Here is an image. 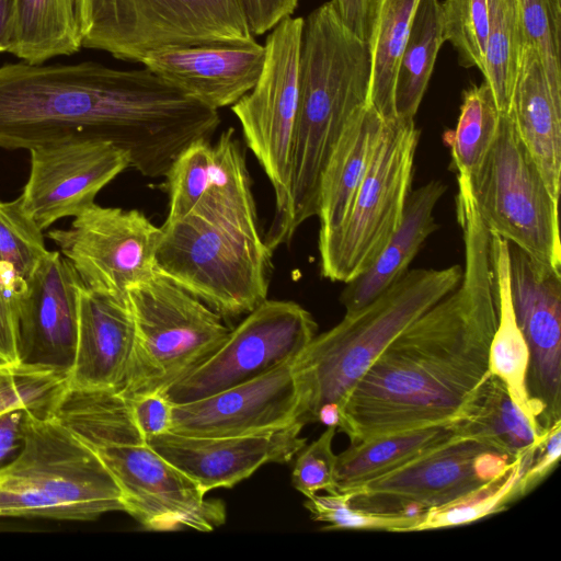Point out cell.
Returning a JSON list of instances; mask_svg holds the SVG:
<instances>
[{
  "label": "cell",
  "mask_w": 561,
  "mask_h": 561,
  "mask_svg": "<svg viewBox=\"0 0 561 561\" xmlns=\"http://www.w3.org/2000/svg\"><path fill=\"white\" fill-rule=\"evenodd\" d=\"M510 290L529 351L527 389L546 430L561 420V272L508 243Z\"/></svg>",
  "instance_id": "obj_18"
},
{
  "label": "cell",
  "mask_w": 561,
  "mask_h": 561,
  "mask_svg": "<svg viewBox=\"0 0 561 561\" xmlns=\"http://www.w3.org/2000/svg\"><path fill=\"white\" fill-rule=\"evenodd\" d=\"M160 228L158 271L222 318L248 314L267 299L273 252L259 231L250 182L211 186L184 217Z\"/></svg>",
  "instance_id": "obj_4"
},
{
  "label": "cell",
  "mask_w": 561,
  "mask_h": 561,
  "mask_svg": "<svg viewBox=\"0 0 561 561\" xmlns=\"http://www.w3.org/2000/svg\"><path fill=\"white\" fill-rule=\"evenodd\" d=\"M516 458L460 438L348 491L350 504L374 513L419 514L474 492L507 472Z\"/></svg>",
  "instance_id": "obj_14"
},
{
  "label": "cell",
  "mask_w": 561,
  "mask_h": 561,
  "mask_svg": "<svg viewBox=\"0 0 561 561\" xmlns=\"http://www.w3.org/2000/svg\"><path fill=\"white\" fill-rule=\"evenodd\" d=\"M115 479L124 512L154 531L193 528L211 531L226 522L225 504L206 493L147 444L92 450Z\"/></svg>",
  "instance_id": "obj_15"
},
{
  "label": "cell",
  "mask_w": 561,
  "mask_h": 561,
  "mask_svg": "<svg viewBox=\"0 0 561 561\" xmlns=\"http://www.w3.org/2000/svg\"><path fill=\"white\" fill-rule=\"evenodd\" d=\"M311 313L297 302L264 300L232 330L219 350L163 396L191 402L254 379L295 360L317 335Z\"/></svg>",
  "instance_id": "obj_12"
},
{
  "label": "cell",
  "mask_w": 561,
  "mask_h": 561,
  "mask_svg": "<svg viewBox=\"0 0 561 561\" xmlns=\"http://www.w3.org/2000/svg\"><path fill=\"white\" fill-rule=\"evenodd\" d=\"M447 185L432 180L410 191L403 217L374 264L362 275L346 284L341 295L345 314H353L370 304L409 270L426 238L437 229L434 209Z\"/></svg>",
  "instance_id": "obj_25"
},
{
  "label": "cell",
  "mask_w": 561,
  "mask_h": 561,
  "mask_svg": "<svg viewBox=\"0 0 561 561\" xmlns=\"http://www.w3.org/2000/svg\"><path fill=\"white\" fill-rule=\"evenodd\" d=\"M337 428L327 426V430L310 445L304 446L295 461L291 483L306 497L324 490L337 493L335 489L336 455L332 443Z\"/></svg>",
  "instance_id": "obj_41"
},
{
  "label": "cell",
  "mask_w": 561,
  "mask_h": 561,
  "mask_svg": "<svg viewBox=\"0 0 561 561\" xmlns=\"http://www.w3.org/2000/svg\"><path fill=\"white\" fill-rule=\"evenodd\" d=\"M524 44L519 0H489L482 75L500 113H508Z\"/></svg>",
  "instance_id": "obj_33"
},
{
  "label": "cell",
  "mask_w": 561,
  "mask_h": 561,
  "mask_svg": "<svg viewBox=\"0 0 561 561\" xmlns=\"http://www.w3.org/2000/svg\"><path fill=\"white\" fill-rule=\"evenodd\" d=\"M135 343V320L127 298L80 287L77 337L66 387L121 391Z\"/></svg>",
  "instance_id": "obj_22"
},
{
  "label": "cell",
  "mask_w": 561,
  "mask_h": 561,
  "mask_svg": "<svg viewBox=\"0 0 561 561\" xmlns=\"http://www.w3.org/2000/svg\"><path fill=\"white\" fill-rule=\"evenodd\" d=\"M350 492L328 493L307 497L304 505L311 518L325 523L323 530L356 529L411 533L420 522L419 514L374 513L355 508L350 504Z\"/></svg>",
  "instance_id": "obj_38"
},
{
  "label": "cell",
  "mask_w": 561,
  "mask_h": 561,
  "mask_svg": "<svg viewBox=\"0 0 561 561\" xmlns=\"http://www.w3.org/2000/svg\"><path fill=\"white\" fill-rule=\"evenodd\" d=\"M445 41L440 3L438 0H420L396 76L397 118L414 119Z\"/></svg>",
  "instance_id": "obj_31"
},
{
  "label": "cell",
  "mask_w": 561,
  "mask_h": 561,
  "mask_svg": "<svg viewBox=\"0 0 561 561\" xmlns=\"http://www.w3.org/2000/svg\"><path fill=\"white\" fill-rule=\"evenodd\" d=\"M465 243L459 284L398 334L352 386L337 431L351 444L460 420L490 376L497 325L490 231L473 196L456 197Z\"/></svg>",
  "instance_id": "obj_1"
},
{
  "label": "cell",
  "mask_w": 561,
  "mask_h": 561,
  "mask_svg": "<svg viewBox=\"0 0 561 561\" xmlns=\"http://www.w3.org/2000/svg\"><path fill=\"white\" fill-rule=\"evenodd\" d=\"M247 168L244 151L232 127L215 145L198 139L174 159L167 174L169 211L165 221L184 217L213 186L225 183Z\"/></svg>",
  "instance_id": "obj_27"
},
{
  "label": "cell",
  "mask_w": 561,
  "mask_h": 561,
  "mask_svg": "<svg viewBox=\"0 0 561 561\" xmlns=\"http://www.w3.org/2000/svg\"><path fill=\"white\" fill-rule=\"evenodd\" d=\"M469 180L488 229L561 272L558 201L519 138L511 111L501 113L493 145Z\"/></svg>",
  "instance_id": "obj_10"
},
{
  "label": "cell",
  "mask_w": 561,
  "mask_h": 561,
  "mask_svg": "<svg viewBox=\"0 0 561 561\" xmlns=\"http://www.w3.org/2000/svg\"><path fill=\"white\" fill-rule=\"evenodd\" d=\"M0 360L21 363L18 314L0 282Z\"/></svg>",
  "instance_id": "obj_46"
},
{
  "label": "cell",
  "mask_w": 561,
  "mask_h": 561,
  "mask_svg": "<svg viewBox=\"0 0 561 561\" xmlns=\"http://www.w3.org/2000/svg\"><path fill=\"white\" fill-rule=\"evenodd\" d=\"M490 255L497 306V325L489 348V370L491 375L504 382L512 400L526 414L538 421L527 389L529 351L516 322L511 298L508 242L492 231H490Z\"/></svg>",
  "instance_id": "obj_28"
},
{
  "label": "cell",
  "mask_w": 561,
  "mask_h": 561,
  "mask_svg": "<svg viewBox=\"0 0 561 561\" xmlns=\"http://www.w3.org/2000/svg\"><path fill=\"white\" fill-rule=\"evenodd\" d=\"M420 0H380L371 49L369 104L385 121L396 119L394 83L399 61Z\"/></svg>",
  "instance_id": "obj_32"
},
{
  "label": "cell",
  "mask_w": 561,
  "mask_h": 561,
  "mask_svg": "<svg viewBox=\"0 0 561 561\" xmlns=\"http://www.w3.org/2000/svg\"><path fill=\"white\" fill-rule=\"evenodd\" d=\"M537 447L517 456L507 472L474 492L449 504L422 512L420 522L411 531L467 525L506 510L510 503L520 499L518 482Z\"/></svg>",
  "instance_id": "obj_36"
},
{
  "label": "cell",
  "mask_w": 561,
  "mask_h": 561,
  "mask_svg": "<svg viewBox=\"0 0 561 561\" xmlns=\"http://www.w3.org/2000/svg\"><path fill=\"white\" fill-rule=\"evenodd\" d=\"M460 438H466L462 419L351 444L336 457L335 489L348 492Z\"/></svg>",
  "instance_id": "obj_26"
},
{
  "label": "cell",
  "mask_w": 561,
  "mask_h": 561,
  "mask_svg": "<svg viewBox=\"0 0 561 561\" xmlns=\"http://www.w3.org/2000/svg\"><path fill=\"white\" fill-rule=\"evenodd\" d=\"M463 436L516 458L548 434L511 398L504 382L490 374L462 417Z\"/></svg>",
  "instance_id": "obj_29"
},
{
  "label": "cell",
  "mask_w": 561,
  "mask_h": 561,
  "mask_svg": "<svg viewBox=\"0 0 561 561\" xmlns=\"http://www.w3.org/2000/svg\"><path fill=\"white\" fill-rule=\"evenodd\" d=\"M298 81L288 198L264 238L272 252L317 216L328 159L348 121L369 103L370 45L344 24L332 1L304 19Z\"/></svg>",
  "instance_id": "obj_3"
},
{
  "label": "cell",
  "mask_w": 561,
  "mask_h": 561,
  "mask_svg": "<svg viewBox=\"0 0 561 561\" xmlns=\"http://www.w3.org/2000/svg\"><path fill=\"white\" fill-rule=\"evenodd\" d=\"M240 3L254 36L263 35L291 16L299 0H240Z\"/></svg>",
  "instance_id": "obj_44"
},
{
  "label": "cell",
  "mask_w": 561,
  "mask_h": 561,
  "mask_svg": "<svg viewBox=\"0 0 561 561\" xmlns=\"http://www.w3.org/2000/svg\"><path fill=\"white\" fill-rule=\"evenodd\" d=\"M82 283L71 263L48 251L16 302L22 360L69 370L76 347Z\"/></svg>",
  "instance_id": "obj_20"
},
{
  "label": "cell",
  "mask_w": 561,
  "mask_h": 561,
  "mask_svg": "<svg viewBox=\"0 0 561 561\" xmlns=\"http://www.w3.org/2000/svg\"><path fill=\"white\" fill-rule=\"evenodd\" d=\"M82 47L75 0H15L10 54L38 65Z\"/></svg>",
  "instance_id": "obj_30"
},
{
  "label": "cell",
  "mask_w": 561,
  "mask_h": 561,
  "mask_svg": "<svg viewBox=\"0 0 561 561\" xmlns=\"http://www.w3.org/2000/svg\"><path fill=\"white\" fill-rule=\"evenodd\" d=\"M30 152V174L19 198L43 231L92 207L101 190L130 168L123 149L93 138L60 140Z\"/></svg>",
  "instance_id": "obj_17"
},
{
  "label": "cell",
  "mask_w": 561,
  "mask_h": 561,
  "mask_svg": "<svg viewBox=\"0 0 561 561\" xmlns=\"http://www.w3.org/2000/svg\"><path fill=\"white\" fill-rule=\"evenodd\" d=\"M23 408L0 413V468L9 463L20 451L23 442Z\"/></svg>",
  "instance_id": "obj_47"
},
{
  "label": "cell",
  "mask_w": 561,
  "mask_h": 561,
  "mask_svg": "<svg viewBox=\"0 0 561 561\" xmlns=\"http://www.w3.org/2000/svg\"><path fill=\"white\" fill-rule=\"evenodd\" d=\"M307 404L295 359L208 397L173 404L170 432L220 437L283 430L306 424Z\"/></svg>",
  "instance_id": "obj_16"
},
{
  "label": "cell",
  "mask_w": 561,
  "mask_h": 561,
  "mask_svg": "<svg viewBox=\"0 0 561 561\" xmlns=\"http://www.w3.org/2000/svg\"><path fill=\"white\" fill-rule=\"evenodd\" d=\"M128 400L134 422L145 439L171 431L173 404L163 393H147Z\"/></svg>",
  "instance_id": "obj_43"
},
{
  "label": "cell",
  "mask_w": 561,
  "mask_h": 561,
  "mask_svg": "<svg viewBox=\"0 0 561 561\" xmlns=\"http://www.w3.org/2000/svg\"><path fill=\"white\" fill-rule=\"evenodd\" d=\"M220 124L218 111L153 71L95 61L0 67V148L73 138L108 141L145 176H164L174 159Z\"/></svg>",
  "instance_id": "obj_2"
},
{
  "label": "cell",
  "mask_w": 561,
  "mask_h": 561,
  "mask_svg": "<svg viewBox=\"0 0 561 561\" xmlns=\"http://www.w3.org/2000/svg\"><path fill=\"white\" fill-rule=\"evenodd\" d=\"M304 424L256 434L220 437L186 436L168 432L146 438V444L179 468L205 492L232 488L260 467L284 463L306 445Z\"/></svg>",
  "instance_id": "obj_19"
},
{
  "label": "cell",
  "mask_w": 561,
  "mask_h": 561,
  "mask_svg": "<svg viewBox=\"0 0 561 561\" xmlns=\"http://www.w3.org/2000/svg\"><path fill=\"white\" fill-rule=\"evenodd\" d=\"M344 24L362 41L371 44L380 0H332Z\"/></svg>",
  "instance_id": "obj_45"
},
{
  "label": "cell",
  "mask_w": 561,
  "mask_h": 561,
  "mask_svg": "<svg viewBox=\"0 0 561 561\" xmlns=\"http://www.w3.org/2000/svg\"><path fill=\"white\" fill-rule=\"evenodd\" d=\"M524 44L538 51L548 78L561 94V0H519Z\"/></svg>",
  "instance_id": "obj_40"
},
{
  "label": "cell",
  "mask_w": 561,
  "mask_h": 561,
  "mask_svg": "<svg viewBox=\"0 0 561 561\" xmlns=\"http://www.w3.org/2000/svg\"><path fill=\"white\" fill-rule=\"evenodd\" d=\"M15 0H0V53H8L12 42Z\"/></svg>",
  "instance_id": "obj_48"
},
{
  "label": "cell",
  "mask_w": 561,
  "mask_h": 561,
  "mask_svg": "<svg viewBox=\"0 0 561 561\" xmlns=\"http://www.w3.org/2000/svg\"><path fill=\"white\" fill-rule=\"evenodd\" d=\"M511 113L523 144L551 195L559 201L561 180V94L551 88L542 60L523 44Z\"/></svg>",
  "instance_id": "obj_23"
},
{
  "label": "cell",
  "mask_w": 561,
  "mask_h": 561,
  "mask_svg": "<svg viewBox=\"0 0 561 561\" xmlns=\"http://www.w3.org/2000/svg\"><path fill=\"white\" fill-rule=\"evenodd\" d=\"M124 512L100 458L49 412L25 409L19 454L0 468V517L88 522Z\"/></svg>",
  "instance_id": "obj_5"
},
{
  "label": "cell",
  "mask_w": 561,
  "mask_h": 561,
  "mask_svg": "<svg viewBox=\"0 0 561 561\" xmlns=\"http://www.w3.org/2000/svg\"><path fill=\"white\" fill-rule=\"evenodd\" d=\"M47 237L71 263L82 285L91 290L127 298L128 290L157 272L161 228L141 211L94 204L67 229Z\"/></svg>",
  "instance_id": "obj_13"
},
{
  "label": "cell",
  "mask_w": 561,
  "mask_h": 561,
  "mask_svg": "<svg viewBox=\"0 0 561 561\" xmlns=\"http://www.w3.org/2000/svg\"><path fill=\"white\" fill-rule=\"evenodd\" d=\"M135 343L121 393H163L207 362L227 340L224 318L159 271L128 290Z\"/></svg>",
  "instance_id": "obj_7"
},
{
  "label": "cell",
  "mask_w": 561,
  "mask_h": 561,
  "mask_svg": "<svg viewBox=\"0 0 561 561\" xmlns=\"http://www.w3.org/2000/svg\"><path fill=\"white\" fill-rule=\"evenodd\" d=\"M461 276L460 265L408 271L370 304L316 335L296 358L307 391L306 423L317 422L322 407L339 409L381 351L456 288Z\"/></svg>",
  "instance_id": "obj_6"
},
{
  "label": "cell",
  "mask_w": 561,
  "mask_h": 561,
  "mask_svg": "<svg viewBox=\"0 0 561 561\" xmlns=\"http://www.w3.org/2000/svg\"><path fill=\"white\" fill-rule=\"evenodd\" d=\"M442 5L445 39L458 53L463 67L481 72L489 25V0H445Z\"/></svg>",
  "instance_id": "obj_39"
},
{
  "label": "cell",
  "mask_w": 561,
  "mask_h": 561,
  "mask_svg": "<svg viewBox=\"0 0 561 561\" xmlns=\"http://www.w3.org/2000/svg\"><path fill=\"white\" fill-rule=\"evenodd\" d=\"M561 455V420L548 431L545 439L535 449L526 465L519 482L520 497L533 491L554 469Z\"/></svg>",
  "instance_id": "obj_42"
},
{
  "label": "cell",
  "mask_w": 561,
  "mask_h": 561,
  "mask_svg": "<svg viewBox=\"0 0 561 561\" xmlns=\"http://www.w3.org/2000/svg\"><path fill=\"white\" fill-rule=\"evenodd\" d=\"M500 116L485 81L465 91L457 126L443 136L457 174L469 179L477 174L495 139Z\"/></svg>",
  "instance_id": "obj_35"
},
{
  "label": "cell",
  "mask_w": 561,
  "mask_h": 561,
  "mask_svg": "<svg viewBox=\"0 0 561 561\" xmlns=\"http://www.w3.org/2000/svg\"><path fill=\"white\" fill-rule=\"evenodd\" d=\"M386 121L368 103L348 121L324 167L318 201L319 241L335 232L350 214L371 164Z\"/></svg>",
  "instance_id": "obj_24"
},
{
  "label": "cell",
  "mask_w": 561,
  "mask_h": 561,
  "mask_svg": "<svg viewBox=\"0 0 561 561\" xmlns=\"http://www.w3.org/2000/svg\"><path fill=\"white\" fill-rule=\"evenodd\" d=\"M420 130L386 121L371 164L343 225L319 241L321 275L347 284L365 273L398 230L413 176Z\"/></svg>",
  "instance_id": "obj_9"
},
{
  "label": "cell",
  "mask_w": 561,
  "mask_h": 561,
  "mask_svg": "<svg viewBox=\"0 0 561 561\" xmlns=\"http://www.w3.org/2000/svg\"><path fill=\"white\" fill-rule=\"evenodd\" d=\"M48 251L43 230L24 211L20 198L0 201V282L15 310L19 296Z\"/></svg>",
  "instance_id": "obj_34"
},
{
  "label": "cell",
  "mask_w": 561,
  "mask_h": 561,
  "mask_svg": "<svg viewBox=\"0 0 561 561\" xmlns=\"http://www.w3.org/2000/svg\"><path fill=\"white\" fill-rule=\"evenodd\" d=\"M82 47L141 62L174 46L250 42L240 0H75Z\"/></svg>",
  "instance_id": "obj_8"
},
{
  "label": "cell",
  "mask_w": 561,
  "mask_h": 561,
  "mask_svg": "<svg viewBox=\"0 0 561 561\" xmlns=\"http://www.w3.org/2000/svg\"><path fill=\"white\" fill-rule=\"evenodd\" d=\"M65 383L66 374L55 368L0 360V413L15 408L48 412Z\"/></svg>",
  "instance_id": "obj_37"
},
{
  "label": "cell",
  "mask_w": 561,
  "mask_h": 561,
  "mask_svg": "<svg viewBox=\"0 0 561 561\" xmlns=\"http://www.w3.org/2000/svg\"><path fill=\"white\" fill-rule=\"evenodd\" d=\"M265 47L255 39L174 46L142 58L144 67L213 110L232 106L257 82Z\"/></svg>",
  "instance_id": "obj_21"
},
{
  "label": "cell",
  "mask_w": 561,
  "mask_h": 561,
  "mask_svg": "<svg viewBox=\"0 0 561 561\" xmlns=\"http://www.w3.org/2000/svg\"><path fill=\"white\" fill-rule=\"evenodd\" d=\"M302 25L304 18L288 16L270 31L257 82L231 106L245 144L273 186V219L283 214L289 193Z\"/></svg>",
  "instance_id": "obj_11"
}]
</instances>
